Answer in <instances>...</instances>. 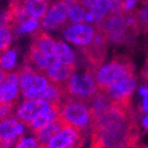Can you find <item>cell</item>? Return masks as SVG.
Segmentation results:
<instances>
[{
	"instance_id": "e0dca14e",
	"label": "cell",
	"mask_w": 148,
	"mask_h": 148,
	"mask_svg": "<svg viewBox=\"0 0 148 148\" xmlns=\"http://www.w3.org/2000/svg\"><path fill=\"white\" fill-rule=\"evenodd\" d=\"M112 105V101L109 99L104 91L99 90L95 94L92 101L89 104V112H90V124L93 123L99 117L108 110Z\"/></svg>"
},
{
	"instance_id": "ba28073f",
	"label": "cell",
	"mask_w": 148,
	"mask_h": 148,
	"mask_svg": "<svg viewBox=\"0 0 148 148\" xmlns=\"http://www.w3.org/2000/svg\"><path fill=\"white\" fill-rule=\"evenodd\" d=\"M95 34L96 27L87 23H73L63 29L64 37L80 48L90 44Z\"/></svg>"
},
{
	"instance_id": "52a82bcc",
	"label": "cell",
	"mask_w": 148,
	"mask_h": 148,
	"mask_svg": "<svg viewBox=\"0 0 148 148\" xmlns=\"http://www.w3.org/2000/svg\"><path fill=\"white\" fill-rule=\"evenodd\" d=\"M86 139V132L74 126H65L48 143V148H82Z\"/></svg>"
},
{
	"instance_id": "4fadbf2b",
	"label": "cell",
	"mask_w": 148,
	"mask_h": 148,
	"mask_svg": "<svg viewBox=\"0 0 148 148\" xmlns=\"http://www.w3.org/2000/svg\"><path fill=\"white\" fill-rule=\"evenodd\" d=\"M76 67V65L62 63V62L55 59L52 62V64L49 66V69L44 73L42 76L46 77L51 84L61 87L74 75Z\"/></svg>"
},
{
	"instance_id": "e575fe53",
	"label": "cell",
	"mask_w": 148,
	"mask_h": 148,
	"mask_svg": "<svg viewBox=\"0 0 148 148\" xmlns=\"http://www.w3.org/2000/svg\"><path fill=\"white\" fill-rule=\"evenodd\" d=\"M0 148H10V147H6V146H0Z\"/></svg>"
},
{
	"instance_id": "44dd1931",
	"label": "cell",
	"mask_w": 148,
	"mask_h": 148,
	"mask_svg": "<svg viewBox=\"0 0 148 148\" xmlns=\"http://www.w3.org/2000/svg\"><path fill=\"white\" fill-rule=\"evenodd\" d=\"M54 58L62 63L71 64V65H76V55L72 51V49L67 46L65 42L58 40L55 45L54 50Z\"/></svg>"
},
{
	"instance_id": "8fae6325",
	"label": "cell",
	"mask_w": 148,
	"mask_h": 148,
	"mask_svg": "<svg viewBox=\"0 0 148 148\" xmlns=\"http://www.w3.org/2000/svg\"><path fill=\"white\" fill-rule=\"evenodd\" d=\"M137 86L136 74L125 77L109 87L105 93L113 101H131L132 94Z\"/></svg>"
},
{
	"instance_id": "9c48e42d",
	"label": "cell",
	"mask_w": 148,
	"mask_h": 148,
	"mask_svg": "<svg viewBox=\"0 0 148 148\" xmlns=\"http://www.w3.org/2000/svg\"><path fill=\"white\" fill-rule=\"evenodd\" d=\"M71 5L62 0H58L51 6L50 10L42 19V26L45 29L54 30L64 26L69 19Z\"/></svg>"
},
{
	"instance_id": "3957f363",
	"label": "cell",
	"mask_w": 148,
	"mask_h": 148,
	"mask_svg": "<svg viewBox=\"0 0 148 148\" xmlns=\"http://www.w3.org/2000/svg\"><path fill=\"white\" fill-rule=\"evenodd\" d=\"M132 75H135L134 62L125 55H118L96 71L95 81L99 90L105 92L114 83Z\"/></svg>"
},
{
	"instance_id": "f546056e",
	"label": "cell",
	"mask_w": 148,
	"mask_h": 148,
	"mask_svg": "<svg viewBox=\"0 0 148 148\" xmlns=\"http://www.w3.org/2000/svg\"><path fill=\"white\" fill-rule=\"evenodd\" d=\"M94 3H95V0H79V4L89 10H91V8H93Z\"/></svg>"
},
{
	"instance_id": "ffe728a7",
	"label": "cell",
	"mask_w": 148,
	"mask_h": 148,
	"mask_svg": "<svg viewBox=\"0 0 148 148\" xmlns=\"http://www.w3.org/2000/svg\"><path fill=\"white\" fill-rule=\"evenodd\" d=\"M48 2L46 0H27L25 5V15L27 19H42L47 12Z\"/></svg>"
},
{
	"instance_id": "d6986e66",
	"label": "cell",
	"mask_w": 148,
	"mask_h": 148,
	"mask_svg": "<svg viewBox=\"0 0 148 148\" xmlns=\"http://www.w3.org/2000/svg\"><path fill=\"white\" fill-rule=\"evenodd\" d=\"M65 126L67 125L64 124V122L59 118V116H57L54 120H52L46 126H44L42 128L33 133V135H34L35 138L38 141H40L42 143L48 144L49 141L54 136H56L57 134L59 133L63 127H65Z\"/></svg>"
},
{
	"instance_id": "1f68e13d",
	"label": "cell",
	"mask_w": 148,
	"mask_h": 148,
	"mask_svg": "<svg viewBox=\"0 0 148 148\" xmlns=\"http://www.w3.org/2000/svg\"><path fill=\"white\" fill-rule=\"evenodd\" d=\"M142 76H143V78L145 79L146 82H148V62L146 63L145 67H144L143 72H142Z\"/></svg>"
},
{
	"instance_id": "6da1fadb",
	"label": "cell",
	"mask_w": 148,
	"mask_h": 148,
	"mask_svg": "<svg viewBox=\"0 0 148 148\" xmlns=\"http://www.w3.org/2000/svg\"><path fill=\"white\" fill-rule=\"evenodd\" d=\"M90 148H133L140 146V130L132 101H113L90 124Z\"/></svg>"
},
{
	"instance_id": "83f0119b",
	"label": "cell",
	"mask_w": 148,
	"mask_h": 148,
	"mask_svg": "<svg viewBox=\"0 0 148 148\" xmlns=\"http://www.w3.org/2000/svg\"><path fill=\"white\" fill-rule=\"evenodd\" d=\"M137 19H138L140 29L148 32V10L143 8L141 10H137Z\"/></svg>"
},
{
	"instance_id": "30bf717a",
	"label": "cell",
	"mask_w": 148,
	"mask_h": 148,
	"mask_svg": "<svg viewBox=\"0 0 148 148\" xmlns=\"http://www.w3.org/2000/svg\"><path fill=\"white\" fill-rule=\"evenodd\" d=\"M24 126L20 120L12 116L0 120V146L10 147L23 137Z\"/></svg>"
},
{
	"instance_id": "7c38bea8",
	"label": "cell",
	"mask_w": 148,
	"mask_h": 148,
	"mask_svg": "<svg viewBox=\"0 0 148 148\" xmlns=\"http://www.w3.org/2000/svg\"><path fill=\"white\" fill-rule=\"evenodd\" d=\"M52 107V103L40 99H32L24 101L20 107H18L16 117L23 124L28 125L29 122L40 113L47 111Z\"/></svg>"
},
{
	"instance_id": "836d02e7",
	"label": "cell",
	"mask_w": 148,
	"mask_h": 148,
	"mask_svg": "<svg viewBox=\"0 0 148 148\" xmlns=\"http://www.w3.org/2000/svg\"><path fill=\"white\" fill-rule=\"evenodd\" d=\"M62 1L69 3V5H72V4H79V0H62Z\"/></svg>"
},
{
	"instance_id": "5b68a950",
	"label": "cell",
	"mask_w": 148,
	"mask_h": 148,
	"mask_svg": "<svg viewBox=\"0 0 148 148\" xmlns=\"http://www.w3.org/2000/svg\"><path fill=\"white\" fill-rule=\"evenodd\" d=\"M59 118L65 125L74 126L83 132L90 128V112L87 103L77 99H63Z\"/></svg>"
},
{
	"instance_id": "f1b7e54d",
	"label": "cell",
	"mask_w": 148,
	"mask_h": 148,
	"mask_svg": "<svg viewBox=\"0 0 148 148\" xmlns=\"http://www.w3.org/2000/svg\"><path fill=\"white\" fill-rule=\"evenodd\" d=\"M141 94L143 95L144 99L141 105V112H148V87L143 86L141 88Z\"/></svg>"
},
{
	"instance_id": "8d00e7d4",
	"label": "cell",
	"mask_w": 148,
	"mask_h": 148,
	"mask_svg": "<svg viewBox=\"0 0 148 148\" xmlns=\"http://www.w3.org/2000/svg\"><path fill=\"white\" fill-rule=\"evenodd\" d=\"M145 148H148V147H145Z\"/></svg>"
},
{
	"instance_id": "d4e9b609",
	"label": "cell",
	"mask_w": 148,
	"mask_h": 148,
	"mask_svg": "<svg viewBox=\"0 0 148 148\" xmlns=\"http://www.w3.org/2000/svg\"><path fill=\"white\" fill-rule=\"evenodd\" d=\"M85 17V8L80 4H72L69 6V19L74 24L81 23L84 21Z\"/></svg>"
},
{
	"instance_id": "ac0fdd59",
	"label": "cell",
	"mask_w": 148,
	"mask_h": 148,
	"mask_svg": "<svg viewBox=\"0 0 148 148\" xmlns=\"http://www.w3.org/2000/svg\"><path fill=\"white\" fill-rule=\"evenodd\" d=\"M32 33V42L36 45V47L44 53L46 56L54 58V50L56 40H53L45 30L37 28Z\"/></svg>"
},
{
	"instance_id": "484cf974",
	"label": "cell",
	"mask_w": 148,
	"mask_h": 148,
	"mask_svg": "<svg viewBox=\"0 0 148 148\" xmlns=\"http://www.w3.org/2000/svg\"><path fill=\"white\" fill-rule=\"evenodd\" d=\"M12 40V30L6 26H0V52L8 50Z\"/></svg>"
},
{
	"instance_id": "5bb4252c",
	"label": "cell",
	"mask_w": 148,
	"mask_h": 148,
	"mask_svg": "<svg viewBox=\"0 0 148 148\" xmlns=\"http://www.w3.org/2000/svg\"><path fill=\"white\" fill-rule=\"evenodd\" d=\"M19 72L8 74L0 85V104H18L19 99Z\"/></svg>"
},
{
	"instance_id": "4dcf8cb0",
	"label": "cell",
	"mask_w": 148,
	"mask_h": 148,
	"mask_svg": "<svg viewBox=\"0 0 148 148\" xmlns=\"http://www.w3.org/2000/svg\"><path fill=\"white\" fill-rule=\"evenodd\" d=\"M8 74V73H6L5 71H3V69H0V85L2 84V82L4 81V79L6 78Z\"/></svg>"
},
{
	"instance_id": "4316f807",
	"label": "cell",
	"mask_w": 148,
	"mask_h": 148,
	"mask_svg": "<svg viewBox=\"0 0 148 148\" xmlns=\"http://www.w3.org/2000/svg\"><path fill=\"white\" fill-rule=\"evenodd\" d=\"M40 25H38V21L34 20V19H29V20L25 21L20 27L18 28L17 32L18 34H23L25 32H33L34 30H36Z\"/></svg>"
},
{
	"instance_id": "cb8c5ba5",
	"label": "cell",
	"mask_w": 148,
	"mask_h": 148,
	"mask_svg": "<svg viewBox=\"0 0 148 148\" xmlns=\"http://www.w3.org/2000/svg\"><path fill=\"white\" fill-rule=\"evenodd\" d=\"M15 148H48V144L42 143L36 138L21 137L19 141L15 144Z\"/></svg>"
},
{
	"instance_id": "7a4b0ae2",
	"label": "cell",
	"mask_w": 148,
	"mask_h": 148,
	"mask_svg": "<svg viewBox=\"0 0 148 148\" xmlns=\"http://www.w3.org/2000/svg\"><path fill=\"white\" fill-rule=\"evenodd\" d=\"M95 71L86 69L83 74L73 75L63 86L62 101L63 99H77L90 104L95 94L99 91L95 81Z\"/></svg>"
},
{
	"instance_id": "d590c367",
	"label": "cell",
	"mask_w": 148,
	"mask_h": 148,
	"mask_svg": "<svg viewBox=\"0 0 148 148\" xmlns=\"http://www.w3.org/2000/svg\"><path fill=\"white\" fill-rule=\"evenodd\" d=\"M146 3H147V4H148V1H147V2H146Z\"/></svg>"
},
{
	"instance_id": "d6a6232c",
	"label": "cell",
	"mask_w": 148,
	"mask_h": 148,
	"mask_svg": "<svg viewBox=\"0 0 148 148\" xmlns=\"http://www.w3.org/2000/svg\"><path fill=\"white\" fill-rule=\"evenodd\" d=\"M142 125L145 127L146 131H148V115L147 116H145L143 119H142Z\"/></svg>"
},
{
	"instance_id": "2e32d148",
	"label": "cell",
	"mask_w": 148,
	"mask_h": 148,
	"mask_svg": "<svg viewBox=\"0 0 148 148\" xmlns=\"http://www.w3.org/2000/svg\"><path fill=\"white\" fill-rule=\"evenodd\" d=\"M62 101H57V103H52V107L47 110L44 111L42 113H40L37 116H35L32 119L28 124V127L30 128V131L32 133H35L38 130L42 128L44 126H46L48 123H50L52 120H54L60 113V109H61Z\"/></svg>"
},
{
	"instance_id": "7402d4cb",
	"label": "cell",
	"mask_w": 148,
	"mask_h": 148,
	"mask_svg": "<svg viewBox=\"0 0 148 148\" xmlns=\"http://www.w3.org/2000/svg\"><path fill=\"white\" fill-rule=\"evenodd\" d=\"M18 51L17 49H8L0 52V69L8 73L14 69L17 61Z\"/></svg>"
},
{
	"instance_id": "603a6c76",
	"label": "cell",
	"mask_w": 148,
	"mask_h": 148,
	"mask_svg": "<svg viewBox=\"0 0 148 148\" xmlns=\"http://www.w3.org/2000/svg\"><path fill=\"white\" fill-rule=\"evenodd\" d=\"M111 10V0H95L90 12L94 18V23L104 19L109 15Z\"/></svg>"
},
{
	"instance_id": "9a60e30c",
	"label": "cell",
	"mask_w": 148,
	"mask_h": 148,
	"mask_svg": "<svg viewBox=\"0 0 148 148\" xmlns=\"http://www.w3.org/2000/svg\"><path fill=\"white\" fill-rule=\"evenodd\" d=\"M55 58L48 57L36 47V45L32 42L29 48V51L25 56L24 62L31 65L38 74L44 75V73L49 69Z\"/></svg>"
},
{
	"instance_id": "8992f818",
	"label": "cell",
	"mask_w": 148,
	"mask_h": 148,
	"mask_svg": "<svg viewBox=\"0 0 148 148\" xmlns=\"http://www.w3.org/2000/svg\"><path fill=\"white\" fill-rule=\"evenodd\" d=\"M108 42L106 34L96 27V34L93 40L81 48V53L87 63L86 69H91L96 72L99 66H101L107 55Z\"/></svg>"
},
{
	"instance_id": "277c9868",
	"label": "cell",
	"mask_w": 148,
	"mask_h": 148,
	"mask_svg": "<svg viewBox=\"0 0 148 148\" xmlns=\"http://www.w3.org/2000/svg\"><path fill=\"white\" fill-rule=\"evenodd\" d=\"M94 24L95 27L106 34L108 42L114 45L133 42L140 32L139 30L128 28L124 12L117 15H108Z\"/></svg>"
}]
</instances>
